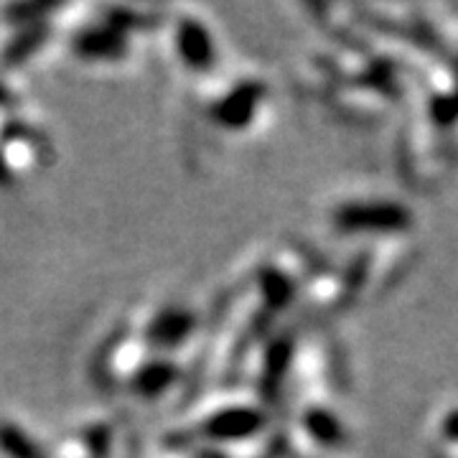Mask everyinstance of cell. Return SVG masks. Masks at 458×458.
Here are the masks:
<instances>
[{"label":"cell","instance_id":"obj_2","mask_svg":"<svg viewBox=\"0 0 458 458\" xmlns=\"http://www.w3.org/2000/svg\"><path fill=\"white\" fill-rule=\"evenodd\" d=\"M49 36V21L16 29V31L8 36V41L0 47V66H3V69H18L21 64H26L31 56H36L38 51L47 47Z\"/></svg>","mask_w":458,"mask_h":458},{"label":"cell","instance_id":"obj_1","mask_svg":"<svg viewBox=\"0 0 458 458\" xmlns=\"http://www.w3.org/2000/svg\"><path fill=\"white\" fill-rule=\"evenodd\" d=\"M72 49L87 62L117 59L125 54V36L110 21V26H87L72 38Z\"/></svg>","mask_w":458,"mask_h":458},{"label":"cell","instance_id":"obj_3","mask_svg":"<svg viewBox=\"0 0 458 458\" xmlns=\"http://www.w3.org/2000/svg\"><path fill=\"white\" fill-rule=\"evenodd\" d=\"M0 454L5 458H49L44 445L13 420H0Z\"/></svg>","mask_w":458,"mask_h":458},{"label":"cell","instance_id":"obj_4","mask_svg":"<svg viewBox=\"0 0 458 458\" xmlns=\"http://www.w3.org/2000/svg\"><path fill=\"white\" fill-rule=\"evenodd\" d=\"M62 5H54V3H16V5H5L3 8V21L8 26H33V23H44L49 21L54 11H59Z\"/></svg>","mask_w":458,"mask_h":458},{"label":"cell","instance_id":"obj_5","mask_svg":"<svg viewBox=\"0 0 458 458\" xmlns=\"http://www.w3.org/2000/svg\"><path fill=\"white\" fill-rule=\"evenodd\" d=\"M11 105H13V92L5 84H0V107H11Z\"/></svg>","mask_w":458,"mask_h":458}]
</instances>
